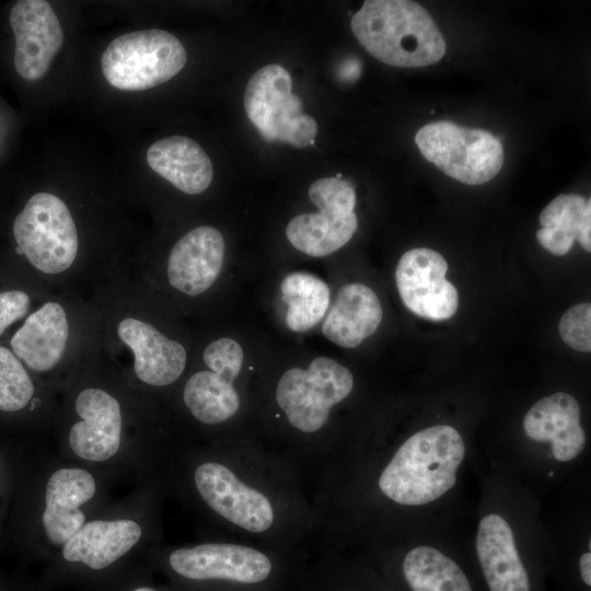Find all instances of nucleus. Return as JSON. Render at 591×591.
I'll return each instance as SVG.
<instances>
[{
	"label": "nucleus",
	"instance_id": "nucleus-27",
	"mask_svg": "<svg viewBox=\"0 0 591 591\" xmlns=\"http://www.w3.org/2000/svg\"><path fill=\"white\" fill-rule=\"evenodd\" d=\"M33 394V382L20 359L0 346V410H20L30 403Z\"/></svg>",
	"mask_w": 591,
	"mask_h": 591
},
{
	"label": "nucleus",
	"instance_id": "nucleus-26",
	"mask_svg": "<svg viewBox=\"0 0 591 591\" xmlns=\"http://www.w3.org/2000/svg\"><path fill=\"white\" fill-rule=\"evenodd\" d=\"M403 571L413 591H472L459 565L430 546L410 549L404 558Z\"/></svg>",
	"mask_w": 591,
	"mask_h": 591
},
{
	"label": "nucleus",
	"instance_id": "nucleus-14",
	"mask_svg": "<svg viewBox=\"0 0 591 591\" xmlns=\"http://www.w3.org/2000/svg\"><path fill=\"white\" fill-rule=\"evenodd\" d=\"M224 258L222 233L210 225L197 227L173 245L166 267L169 283L186 296H199L216 282Z\"/></svg>",
	"mask_w": 591,
	"mask_h": 591
},
{
	"label": "nucleus",
	"instance_id": "nucleus-21",
	"mask_svg": "<svg viewBox=\"0 0 591 591\" xmlns=\"http://www.w3.org/2000/svg\"><path fill=\"white\" fill-rule=\"evenodd\" d=\"M94 494V478L84 470L61 468L50 476L43 526L51 543L65 544L84 524L85 517L79 507Z\"/></svg>",
	"mask_w": 591,
	"mask_h": 591
},
{
	"label": "nucleus",
	"instance_id": "nucleus-31",
	"mask_svg": "<svg viewBox=\"0 0 591 591\" xmlns=\"http://www.w3.org/2000/svg\"><path fill=\"white\" fill-rule=\"evenodd\" d=\"M579 567L582 580L587 586H591V553H584L579 559Z\"/></svg>",
	"mask_w": 591,
	"mask_h": 591
},
{
	"label": "nucleus",
	"instance_id": "nucleus-4",
	"mask_svg": "<svg viewBox=\"0 0 591 591\" xmlns=\"http://www.w3.org/2000/svg\"><path fill=\"white\" fill-rule=\"evenodd\" d=\"M354 376L336 360L318 356L308 368L286 370L276 386V401L289 424L313 433L327 422L331 409L352 391Z\"/></svg>",
	"mask_w": 591,
	"mask_h": 591
},
{
	"label": "nucleus",
	"instance_id": "nucleus-3",
	"mask_svg": "<svg viewBox=\"0 0 591 591\" xmlns=\"http://www.w3.org/2000/svg\"><path fill=\"white\" fill-rule=\"evenodd\" d=\"M179 39L164 30H143L114 38L101 57L106 81L123 91H143L175 77L186 65Z\"/></svg>",
	"mask_w": 591,
	"mask_h": 591
},
{
	"label": "nucleus",
	"instance_id": "nucleus-10",
	"mask_svg": "<svg viewBox=\"0 0 591 591\" xmlns=\"http://www.w3.org/2000/svg\"><path fill=\"white\" fill-rule=\"evenodd\" d=\"M448 263L431 248H413L399 258L395 282L404 305L414 314L443 321L459 306L456 288L445 278Z\"/></svg>",
	"mask_w": 591,
	"mask_h": 591
},
{
	"label": "nucleus",
	"instance_id": "nucleus-1",
	"mask_svg": "<svg viewBox=\"0 0 591 591\" xmlns=\"http://www.w3.org/2000/svg\"><path fill=\"white\" fill-rule=\"evenodd\" d=\"M464 454V441L455 428H425L398 448L379 477V488L396 503L427 505L455 485Z\"/></svg>",
	"mask_w": 591,
	"mask_h": 591
},
{
	"label": "nucleus",
	"instance_id": "nucleus-19",
	"mask_svg": "<svg viewBox=\"0 0 591 591\" xmlns=\"http://www.w3.org/2000/svg\"><path fill=\"white\" fill-rule=\"evenodd\" d=\"M476 551L490 591H530L513 532L501 515L490 513L480 520Z\"/></svg>",
	"mask_w": 591,
	"mask_h": 591
},
{
	"label": "nucleus",
	"instance_id": "nucleus-32",
	"mask_svg": "<svg viewBox=\"0 0 591 591\" xmlns=\"http://www.w3.org/2000/svg\"><path fill=\"white\" fill-rule=\"evenodd\" d=\"M135 591H155V590H153L151 588L142 587V588L136 589Z\"/></svg>",
	"mask_w": 591,
	"mask_h": 591
},
{
	"label": "nucleus",
	"instance_id": "nucleus-9",
	"mask_svg": "<svg viewBox=\"0 0 591 591\" xmlns=\"http://www.w3.org/2000/svg\"><path fill=\"white\" fill-rule=\"evenodd\" d=\"M207 370L195 372L186 382L183 399L199 421L217 425L233 417L241 406L234 381L244 362L242 346L233 338L212 340L204 350Z\"/></svg>",
	"mask_w": 591,
	"mask_h": 591
},
{
	"label": "nucleus",
	"instance_id": "nucleus-5",
	"mask_svg": "<svg viewBox=\"0 0 591 591\" xmlns=\"http://www.w3.org/2000/svg\"><path fill=\"white\" fill-rule=\"evenodd\" d=\"M248 119L267 141L296 148L314 143L315 119L303 112L302 101L292 93L290 73L280 65H267L248 80L244 92Z\"/></svg>",
	"mask_w": 591,
	"mask_h": 591
},
{
	"label": "nucleus",
	"instance_id": "nucleus-12",
	"mask_svg": "<svg viewBox=\"0 0 591 591\" xmlns=\"http://www.w3.org/2000/svg\"><path fill=\"white\" fill-rule=\"evenodd\" d=\"M15 37L14 67L26 81L42 79L63 43V32L51 5L44 0H19L10 11Z\"/></svg>",
	"mask_w": 591,
	"mask_h": 591
},
{
	"label": "nucleus",
	"instance_id": "nucleus-29",
	"mask_svg": "<svg viewBox=\"0 0 591 591\" xmlns=\"http://www.w3.org/2000/svg\"><path fill=\"white\" fill-rule=\"evenodd\" d=\"M30 303L31 299L24 291L9 290L0 293V335L27 313Z\"/></svg>",
	"mask_w": 591,
	"mask_h": 591
},
{
	"label": "nucleus",
	"instance_id": "nucleus-28",
	"mask_svg": "<svg viewBox=\"0 0 591 591\" xmlns=\"http://www.w3.org/2000/svg\"><path fill=\"white\" fill-rule=\"evenodd\" d=\"M561 339L572 349L591 351V305L579 303L567 310L559 321Z\"/></svg>",
	"mask_w": 591,
	"mask_h": 591
},
{
	"label": "nucleus",
	"instance_id": "nucleus-16",
	"mask_svg": "<svg viewBox=\"0 0 591 591\" xmlns=\"http://www.w3.org/2000/svg\"><path fill=\"white\" fill-rule=\"evenodd\" d=\"M117 334L132 351L134 370L140 381L165 386L184 372L187 361L185 347L151 324L126 317L118 324Z\"/></svg>",
	"mask_w": 591,
	"mask_h": 591
},
{
	"label": "nucleus",
	"instance_id": "nucleus-17",
	"mask_svg": "<svg viewBox=\"0 0 591 591\" xmlns=\"http://www.w3.org/2000/svg\"><path fill=\"white\" fill-rule=\"evenodd\" d=\"M525 434L537 442H551L559 462L576 459L584 449L586 433L580 425V406L565 392L537 401L523 419Z\"/></svg>",
	"mask_w": 591,
	"mask_h": 591
},
{
	"label": "nucleus",
	"instance_id": "nucleus-22",
	"mask_svg": "<svg viewBox=\"0 0 591 591\" xmlns=\"http://www.w3.org/2000/svg\"><path fill=\"white\" fill-rule=\"evenodd\" d=\"M147 162L153 172L188 195L205 192L213 178L208 154L185 136H171L153 142L147 151Z\"/></svg>",
	"mask_w": 591,
	"mask_h": 591
},
{
	"label": "nucleus",
	"instance_id": "nucleus-11",
	"mask_svg": "<svg viewBox=\"0 0 591 591\" xmlns=\"http://www.w3.org/2000/svg\"><path fill=\"white\" fill-rule=\"evenodd\" d=\"M194 479L205 502L232 524L253 533L271 526L275 514L269 499L243 483L228 466L204 463L196 468Z\"/></svg>",
	"mask_w": 591,
	"mask_h": 591
},
{
	"label": "nucleus",
	"instance_id": "nucleus-6",
	"mask_svg": "<svg viewBox=\"0 0 591 591\" xmlns=\"http://www.w3.org/2000/svg\"><path fill=\"white\" fill-rule=\"evenodd\" d=\"M18 248L39 271L58 275L74 263L79 237L72 215L58 196L37 193L13 223Z\"/></svg>",
	"mask_w": 591,
	"mask_h": 591
},
{
	"label": "nucleus",
	"instance_id": "nucleus-7",
	"mask_svg": "<svg viewBox=\"0 0 591 591\" xmlns=\"http://www.w3.org/2000/svg\"><path fill=\"white\" fill-rule=\"evenodd\" d=\"M415 141L429 162L466 185L487 183L503 164L500 140L484 129L436 121L421 127Z\"/></svg>",
	"mask_w": 591,
	"mask_h": 591
},
{
	"label": "nucleus",
	"instance_id": "nucleus-18",
	"mask_svg": "<svg viewBox=\"0 0 591 591\" xmlns=\"http://www.w3.org/2000/svg\"><path fill=\"white\" fill-rule=\"evenodd\" d=\"M383 308L376 293L361 282L344 285L324 317L322 333L331 343L355 348L380 326Z\"/></svg>",
	"mask_w": 591,
	"mask_h": 591
},
{
	"label": "nucleus",
	"instance_id": "nucleus-23",
	"mask_svg": "<svg viewBox=\"0 0 591 591\" xmlns=\"http://www.w3.org/2000/svg\"><path fill=\"white\" fill-rule=\"evenodd\" d=\"M141 537L131 520H95L84 523L65 544L62 556L92 569H102L125 555Z\"/></svg>",
	"mask_w": 591,
	"mask_h": 591
},
{
	"label": "nucleus",
	"instance_id": "nucleus-25",
	"mask_svg": "<svg viewBox=\"0 0 591 591\" xmlns=\"http://www.w3.org/2000/svg\"><path fill=\"white\" fill-rule=\"evenodd\" d=\"M280 297L286 306L285 323L294 333H304L324 320L331 305V291L318 276L296 270L280 282Z\"/></svg>",
	"mask_w": 591,
	"mask_h": 591
},
{
	"label": "nucleus",
	"instance_id": "nucleus-15",
	"mask_svg": "<svg viewBox=\"0 0 591 591\" xmlns=\"http://www.w3.org/2000/svg\"><path fill=\"white\" fill-rule=\"evenodd\" d=\"M74 408L81 417L69 432V444L80 457L102 462L119 449L121 412L118 401L104 390L89 387L79 393Z\"/></svg>",
	"mask_w": 591,
	"mask_h": 591
},
{
	"label": "nucleus",
	"instance_id": "nucleus-2",
	"mask_svg": "<svg viewBox=\"0 0 591 591\" xmlns=\"http://www.w3.org/2000/svg\"><path fill=\"white\" fill-rule=\"evenodd\" d=\"M350 27L369 54L390 66H429L447 48L432 18L414 1L367 0L351 18Z\"/></svg>",
	"mask_w": 591,
	"mask_h": 591
},
{
	"label": "nucleus",
	"instance_id": "nucleus-24",
	"mask_svg": "<svg viewBox=\"0 0 591 591\" xmlns=\"http://www.w3.org/2000/svg\"><path fill=\"white\" fill-rule=\"evenodd\" d=\"M540 223L536 239L552 254H567L576 240L591 251V199L561 194L542 210Z\"/></svg>",
	"mask_w": 591,
	"mask_h": 591
},
{
	"label": "nucleus",
	"instance_id": "nucleus-30",
	"mask_svg": "<svg viewBox=\"0 0 591 591\" xmlns=\"http://www.w3.org/2000/svg\"><path fill=\"white\" fill-rule=\"evenodd\" d=\"M360 72L361 63L357 58L345 59L338 68L339 78L347 82L356 81L359 78Z\"/></svg>",
	"mask_w": 591,
	"mask_h": 591
},
{
	"label": "nucleus",
	"instance_id": "nucleus-13",
	"mask_svg": "<svg viewBox=\"0 0 591 591\" xmlns=\"http://www.w3.org/2000/svg\"><path fill=\"white\" fill-rule=\"evenodd\" d=\"M169 560L174 571L193 580L258 583L271 571V563L264 553L237 544L206 543L178 548L170 555Z\"/></svg>",
	"mask_w": 591,
	"mask_h": 591
},
{
	"label": "nucleus",
	"instance_id": "nucleus-8",
	"mask_svg": "<svg viewBox=\"0 0 591 591\" xmlns=\"http://www.w3.org/2000/svg\"><path fill=\"white\" fill-rule=\"evenodd\" d=\"M308 195L318 210L293 217L286 235L299 252L324 257L346 245L358 228L356 192L340 177H323L310 185Z\"/></svg>",
	"mask_w": 591,
	"mask_h": 591
},
{
	"label": "nucleus",
	"instance_id": "nucleus-20",
	"mask_svg": "<svg viewBox=\"0 0 591 591\" xmlns=\"http://www.w3.org/2000/svg\"><path fill=\"white\" fill-rule=\"evenodd\" d=\"M69 323L65 309L46 302L33 312L11 338L13 354L32 370L45 372L56 367L67 348Z\"/></svg>",
	"mask_w": 591,
	"mask_h": 591
}]
</instances>
